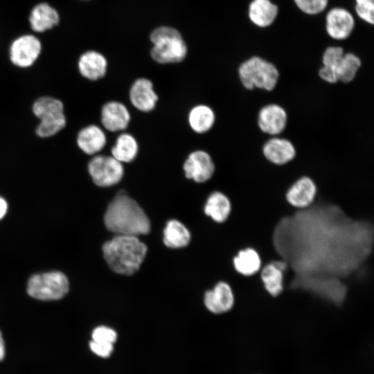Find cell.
<instances>
[{
	"mask_svg": "<svg viewBox=\"0 0 374 374\" xmlns=\"http://www.w3.org/2000/svg\"><path fill=\"white\" fill-rule=\"evenodd\" d=\"M89 348L96 355L100 357L107 358L112 353L114 350V344L91 340L89 342Z\"/></svg>",
	"mask_w": 374,
	"mask_h": 374,
	"instance_id": "obj_33",
	"label": "cell"
},
{
	"mask_svg": "<svg viewBox=\"0 0 374 374\" xmlns=\"http://www.w3.org/2000/svg\"><path fill=\"white\" fill-rule=\"evenodd\" d=\"M265 290L273 297L278 296L285 289V272L272 262L264 265L259 271Z\"/></svg>",
	"mask_w": 374,
	"mask_h": 374,
	"instance_id": "obj_23",
	"label": "cell"
},
{
	"mask_svg": "<svg viewBox=\"0 0 374 374\" xmlns=\"http://www.w3.org/2000/svg\"><path fill=\"white\" fill-rule=\"evenodd\" d=\"M262 153L270 163L283 166L294 159L296 150L290 140L275 136H271L262 145Z\"/></svg>",
	"mask_w": 374,
	"mask_h": 374,
	"instance_id": "obj_13",
	"label": "cell"
},
{
	"mask_svg": "<svg viewBox=\"0 0 374 374\" xmlns=\"http://www.w3.org/2000/svg\"><path fill=\"white\" fill-rule=\"evenodd\" d=\"M130 99L134 107L141 112H150L156 106L158 96L153 84L146 78H139L132 85Z\"/></svg>",
	"mask_w": 374,
	"mask_h": 374,
	"instance_id": "obj_14",
	"label": "cell"
},
{
	"mask_svg": "<svg viewBox=\"0 0 374 374\" xmlns=\"http://www.w3.org/2000/svg\"><path fill=\"white\" fill-rule=\"evenodd\" d=\"M238 75L246 89H259L271 91L277 84L279 71L267 59L260 55H252L241 62L238 67Z\"/></svg>",
	"mask_w": 374,
	"mask_h": 374,
	"instance_id": "obj_3",
	"label": "cell"
},
{
	"mask_svg": "<svg viewBox=\"0 0 374 374\" xmlns=\"http://www.w3.org/2000/svg\"><path fill=\"white\" fill-rule=\"evenodd\" d=\"M103 252L112 271L131 275L139 269L146 255L147 247L137 236L116 235L104 243Z\"/></svg>",
	"mask_w": 374,
	"mask_h": 374,
	"instance_id": "obj_2",
	"label": "cell"
},
{
	"mask_svg": "<svg viewBox=\"0 0 374 374\" xmlns=\"http://www.w3.org/2000/svg\"><path fill=\"white\" fill-rule=\"evenodd\" d=\"M92 340L114 344L117 339V334L114 330L107 326H98L92 332Z\"/></svg>",
	"mask_w": 374,
	"mask_h": 374,
	"instance_id": "obj_32",
	"label": "cell"
},
{
	"mask_svg": "<svg viewBox=\"0 0 374 374\" xmlns=\"http://www.w3.org/2000/svg\"><path fill=\"white\" fill-rule=\"evenodd\" d=\"M204 301L211 312L221 314L232 310L235 297L231 286L226 282L220 281L213 290L206 292Z\"/></svg>",
	"mask_w": 374,
	"mask_h": 374,
	"instance_id": "obj_12",
	"label": "cell"
},
{
	"mask_svg": "<svg viewBox=\"0 0 374 374\" xmlns=\"http://www.w3.org/2000/svg\"><path fill=\"white\" fill-rule=\"evenodd\" d=\"M87 169L93 183L100 187L116 184L124 175L122 163L112 156H94L89 161Z\"/></svg>",
	"mask_w": 374,
	"mask_h": 374,
	"instance_id": "obj_6",
	"label": "cell"
},
{
	"mask_svg": "<svg viewBox=\"0 0 374 374\" xmlns=\"http://www.w3.org/2000/svg\"><path fill=\"white\" fill-rule=\"evenodd\" d=\"M76 143L84 153L93 155L105 147L106 136L100 127L90 125L80 130L77 135Z\"/></svg>",
	"mask_w": 374,
	"mask_h": 374,
	"instance_id": "obj_19",
	"label": "cell"
},
{
	"mask_svg": "<svg viewBox=\"0 0 374 374\" xmlns=\"http://www.w3.org/2000/svg\"><path fill=\"white\" fill-rule=\"evenodd\" d=\"M138 150L135 138L130 134L123 133L118 136L111 152L112 156L118 161L129 163L136 158Z\"/></svg>",
	"mask_w": 374,
	"mask_h": 374,
	"instance_id": "obj_25",
	"label": "cell"
},
{
	"mask_svg": "<svg viewBox=\"0 0 374 374\" xmlns=\"http://www.w3.org/2000/svg\"><path fill=\"white\" fill-rule=\"evenodd\" d=\"M278 13L277 5L270 0H252L248 8V17L256 26L266 28L276 20Z\"/></svg>",
	"mask_w": 374,
	"mask_h": 374,
	"instance_id": "obj_20",
	"label": "cell"
},
{
	"mask_svg": "<svg viewBox=\"0 0 374 374\" xmlns=\"http://www.w3.org/2000/svg\"><path fill=\"white\" fill-rule=\"evenodd\" d=\"M287 120V112L276 103L262 107L258 114L257 123L260 130L271 136H280L284 131Z\"/></svg>",
	"mask_w": 374,
	"mask_h": 374,
	"instance_id": "obj_9",
	"label": "cell"
},
{
	"mask_svg": "<svg viewBox=\"0 0 374 374\" xmlns=\"http://www.w3.org/2000/svg\"><path fill=\"white\" fill-rule=\"evenodd\" d=\"M215 122V112L209 106L197 105L189 112V125L192 130L197 133L207 132L213 127Z\"/></svg>",
	"mask_w": 374,
	"mask_h": 374,
	"instance_id": "obj_24",
	"label": "cell"
},
{
	"mask_svg": "<svg viewBox=\"0 0 374 374\" xmlns=\"http://www.w3.org/2000/svg\"><path fill=\"white\" fill-rule=\"evenodd\" d=\"M5 355V346L4 341L2 337L1 332H0V361H1Z\"/></svg>",
	"mask_w": 374,
	"mask_h": 374,
	"instance_id": "obj_35",
	"label": "cell"
},
{
	"mask_svg": "<svg viewBox=\"0 0 374 374\" xmlns=\"http://www.w3.org/2000/svg\"><path fill=\"white\" fill-rule=\"evenodd\" d=\"M42 52V43L34 35L24 34L12 41L9 48L10 62L19 68L34 64Z\"/></svg>",
	"mask_w": 374,
	"mask_h": 374,
	"instance_id": "obj_7",
	"label": "cell"
},
{
	"mask_svg": "<svg viewBox=\"0 0 374 374\" xmlns=\"http://www.w3.org/2000/svg\"><path fill=\"white\" fill-rule=\"evenodd\" d=\"M130 121V114L121 103L111 101L105 104L101 111V122L110 132H117L127 128Z\"/></svg>",
	"mask_w": 374,
	"mask_h": 374,
	"instance_id": "obj_16",
	"label": "cell"
},
{
	"mask_svg": "<svg viewBox=\"0 0 374 374\" xmlns=\"http://www.w3.org/2000/svg\"><path fill=\"white\" fill-rule=\"evenodd\" d=\"M344 53V49L339 46L327 47L321 57V66L336 75V68Z\"/></svg>",
	"mask_w": 374,
	"mask_h": 374,
	"instance_id": "obj_28",
	"label": "cell"
},
{
	"mask_svg": "<svg viewBox=\"0 0 374 374\" xmlns=\"http://www.w3.org/2000/svg\"><path fill=\"white\" fill-rule=\"evenodd\" d=\"M34 115L42 122L54 121L65 118L62 102L51 96L37 99L32 107Z\"/></svg>",
	"mask_w": 374,
	"mask_h": 374,
	"instance_id": "obj_21",
	"label": "cell"
},
{
	"mask_svg": "<svg viewBox=\"0 0 374 374\" xmlns=\"http://www.w3.org/2000/svg\"><path fill=\"white\" fill-rule=\"evenodd\" d=\"M355 12L365 22L373 25L374 23V0H355Z\"/></svg>",
	"mask_w": 374,
	"mask_h": 374,
	"instance_id": "obj_31",
	"label": "cell"
},
{
	"mask_svg": "<svg viewBox=\"0 0 374 374\" xmlns=\"http://www.w3.org/2000/svg\"><path fill=\"white\" fill-rule=\"evenodd\" d=\"M163 235L164 243L170 248L184 247L190 240L188 230L182 223L176 220L168 222Z\"/></svg>",
	"mask_w": 374,
	"mask_h": 374,
	"instance_id": "obj_26",
	"label": "cell"
},
{
	"mask_svg": "<svg viewBox=\"0 0 374 374\" xmlns=\"http://www.w3.org/2000/svg\"><path fill=\"white\" fill-rule=\"evenodd\" d=\"M206 215L217 223L224 222L231 215L232 204L229 197L222 192L215 191L208 197L204 208Z\"/></svg>",
	"mask_w": 374,
	"mask_h": 374,
	"instance_id": "obj_22",
	"label": "cell"
},
{
	"mask_svg": "<svg viewBox=\"0 0 374 374\" xmlns=\"http://www.w3.org/2000/svg\"><path fill=\"white\" fill-rule=\"evenodd\" d=\"M362 66V60L352 52L344 53L336 68L338 81L343 83L352 82L357 76Z\"/></svg>",
	"mask_w": 374,
	"mask_h": 374,
	"instance_id": "obj_27",
	"label": "cell"
},
{
	"mask_svg": "<svg viewBox=\"0 0 374 374\" xmlns=\"http://www.w3.org/2000/svg\"><path fill=\"white\" fill-rule=\"evenodd\" d=\"M8 204L7 201L0 195V220H2L7 213Z\"/></svg>",
	"mask_w": 374,
	"mask_h": 374,
	"instance_id": "obj_34",
	"label": "cell"
},
{
	"mask_svg": "<svg viewBox=\"0 0 374 374\" xmlns=\"http://www.w3.org/2000/svg\"><path fill=\"white\" fill-rule=\"evenodd\" d=\"M69 280L64 274L53 271L32 276L27 283V293L42 301L62 299L69 291Z\"/></svg>",
	"mask_w": 374,
	"mask_h": 374,
	"instance_id": "obj_5",
	"label": "cell"
},
{
	"mask_svg": "<svg viewBox=\"0 0 374 374\" xmlns=\"http://www.w3.org/2000/svg\"><path fill=\"white\" fill-rule=\"evenodd\" d=\"M28 21L34 32L44 33L59 24L60 15L51 5L46 2H41L31 9Z\"/></svg>",
	"mask_w": 374,
	"mask_h": 374,
	"instance_id": "obj_15",
	"label": "cell"
},
{
	"mask_svg": "<svg viewBox=\"0 0 374 374\" xmlns=\"http://www.w3.org/2000/svg\"><path fill=\"white\" fill-rule=\"evenodd\" d=\"M303 12L314 15L322 12L327 7L328 0H293Z\"/></svg>",
	"mask_w": 374,
	"mask_h": 374,
	"instance_id": "obj_30",
	"label": "cell"
},
{
	"mask_svg": "<svg viewBox=\"0 0 374 374\" xmlns=\"http://www.w3.org/2000/svg\"><path fill=\"white\" fill-rule=\"evenodd\" d=\"M107 62L103 55L96 51L82 53L78 61L80 73L89 80L103 78L107 71Z\"/></svg>",
	"mask_w": 374,
	"mask_h": 374,
	"instance_id": "obj_17",
	"label": "cell"
},
{
	"mask_svg": "<svg viewBox=\"0 0 374 374\" xmlns=\"http://www.w3.org/2000/svg\"><path fill=\"white\" fill-rule=\"evenodd\" d=\"M183 169L186 177L195 182L203 183L213 177L215 166L208 152L196 150L188 155L184 163Z\"/></svg>",
	"mask_w": 374,
	"mask_h": 374,
	"instance_id": "obj_8",
	"label": "cell"
},
{
	"mask_svg": "<svg viewBox=\"0 0 374 374\" xmlns=\"http://www.w3.org/2000/svg\"><path fill=\"white\" fill-rule=\"evenodd\" d=\"M66 117L50 122L39 121L36 127V134L41 138L51 137L63 130L66 126Z\"/></svg>",
	"mask_w": 374,
	"mask_h": 374,
	"instance_id": "obj_29",
	"label": "cell"
},
{
	"mask_svg": "<svg viewBox=\"0 0 374 374\" xmlns=\"http://www.w3.org/2000/svg\"><path fill=\"white\" fill-rule=\"evenodd\" d=\"M355 27V19L348 10L335 7L326 16V30L328 35L335 40L347 39Z\"/></svg>",
	"mask_w": 374,
	"mask_h": 374,
	"instance_id": "obj_11",
	"label": "cell"
},
{
	"mask_svg": "<svg viewBox=\"0 0 374 374\" xmlns=\"http://www.w3.org/2000/svg\"><path fill=\"white\" fill-rule=\"evenodd\" d=\"M232 263L235 271L245 277L256 275L262 267L259 253L252 247L240 249L233 256Z\"/></svg>",
	"mask_w": 374,
	"mask_h": 374,
	"instance_id": "obj_18",
	"label": "cell"
},
{
	"mask_svg": "<svg viewBox=\"0 0 374 374\" xmlns=\"http://www.w3.org/2000/svg\"><path fill=\"white\" fill-rule=\"evenodd\" d=\"M153 44L152 59L160 64L181 62L186 56L187 47L181 33L174 28L161 26L150 34Z\"/></svg>",
	"mask_w": 374,
	"mask_h": 374,
	"instance_id": "obj_4",
	"label": "cell"
},
{
	"mask_svg": "<svg viewBox=\"0 0 374 374\" xmlns=\"http://www.w3.org/2000/svg\"><path fill=\"white\" fill-rule=\"evenodd\" d=\"M107 229L116 235L138 236L149 233L150 220L136 201L125 193L108 205L104 216Z\"/></svg>",
	"mask_w": 374,
	"mask_h": 374,
	"instance_id": "obj_1",
	"label": "cell"
},
{
	"mask_svg": "<svg viewBox=\"0 0 374 374\" xmlns=\"http://www.w3.org/2000/svg\"><path fill=\"white\" fill-rule=\"evenodd\" d=\"M317 193L314 181L308 176L297 179L287 189L285 199L296 209H305L314 203Z\"/></svg>",
	"mask_w": 374,
	"mask_h": 374,
	"instance_id": "obj_10",
	"label": "cell"
}]
</instances>
